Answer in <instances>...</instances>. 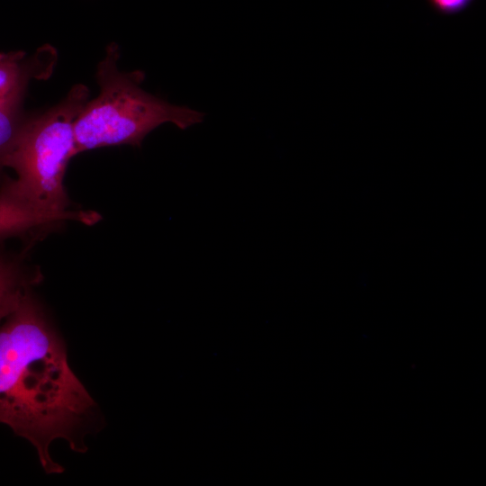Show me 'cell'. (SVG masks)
<instances>
[{"label": "cell", "instance_id": "cell-1", "mask_svg": "<svg viewBox=\"0 0 486 486\" xmlns=\"http://www.w3.org/2000/svg\"><path fill=\"white\" fill-rule=\"evenodd\" d=\"M94 402L72 372L65 346L27 290L0 324V423L36 448L49 473L62 472L50 455L52 441L85 446L78 430Z\"/></svg>", "mask_w": 486, "mask_h": 486}, {"label": "cell", "instance_id": "cell-2", "mask_svg": "<svg viewBox=\"0 0 486 486\" xmlns=\"http://www.w3.org/2000/svg\"><path fill=\"white\" fill-rule=\"evenodd\" d=\"M119 46L110 43L97 66L100 93L84 104L74 124L76 155L108 146L140 148L144 138L163 123L185 130L203 120V112L146 92L141 88L144 72L119 70Z\"/></svg>", "mask_w": 486, "mask_h": 486}, {"label": "cell", "instance_id": "cell-3", "mask_svg": "<svg viewBox=\"0 0 486 486\" xmlns=\"http://www.w3.org/2000/svg\"><path fill=\"white\" fill-rule=\"evenodd\" d=\"M88 96L85 85H74L58 104L25 118L4 160V166L16 174L15 179L7 178L11 187L38 211L70 210L64 176L69 160L76 156L74 124Z\"/></svg>", "mask_w": 486, "mask_h": 486}, {"label": "cell", "instance_id": "cell-4", "mask_svg": "<svg viewBox=\"0 0 486 486\" xmlns=\"http://www.w3.org/2000/svg\"><path fill=\"white\" fill-rule=\"evenodd\" d=\"M100 215L93 211L70 209L62 212L38 211L24 202L7 178L0 185V242L12 238L39 235L72 220L92 225Z\"/></svg>", "mask_w": 486, "mask_h": 486}, {"label": "cell", "instance_id": "cell-5", "mask_svg": "<svg viewBox=\"0 0 486 486\" xmlns=\"http://www.w3.org/2000/svg\"><path fill=\"white\" fill-rule=\"evenodd\" d=\"M56 60L54 49L46 46L23 59L20 52L0 55V107L21 104L28 82L46 78Z\"/></svg>", "mask_w": 486, "mask_h": 486}, {"label": "cell", "instance_id": "cell-6", "mask_svg": "<svg viewBox=\"0 0 486 486\" xmlns=\"http://www.w3.org/2000/svg\"><path fill=\"white\" fill-rule=\"evenodd\" d=\"M37 282L39 273L31 271L23 258L0 250V324Z\"/></svg>", "mask_w": 486, "mask_h": 486}, {"label": "cell", "instance_id": "cell-7", "mask_svg": "<svg viewBox=\"0 0 486 486\" xmlns=\"http://www.w3.org/2000/svg\"><path fill=\"white\" fill-rule=\"evenodd\" d=\"M24 120L20 104L0 107V172Z\"/></svg>", "mask_w": 486, "mask_h": 486}, {"label": "cell", "instance_id": "cell-8", "mask_svg": "<svg viewBox=\"0 0 486 486\" xmlns=\"http://www.w3.org/2000/svg\"><path fill=\"white\" fill-rule=\"evenodd\" d=\"M437 14L445 16L459 14L469 9L475 0H426Z\"/></svg>", "mask_w": 486, "mask_h": 486}]
</instances>
